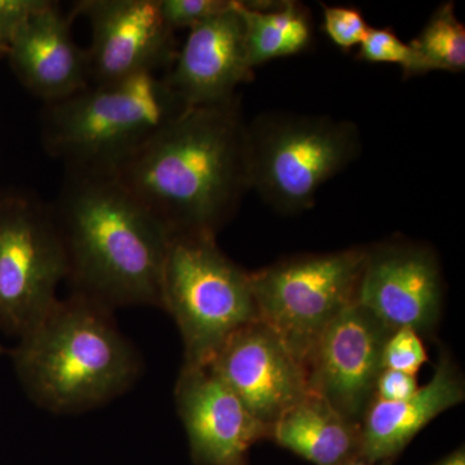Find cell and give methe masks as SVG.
Masks as SVG:
<instances>
[{
	"label": "cell",
	"mask_w": 465,
	"mask_h": 465,
	"mask_svg": "<svg viewBox=\"0 0 465 465\" xmlns=\"http://www.w3.org/2000/svg\"><path fill=\"white\" fill-rule=\"evenodd\" d=\"M114 176L171 237H216L251 191L240 101L183 109Z\"/></svg>",
	"instance_id": "6da1fadb"
},
{
	"label": "cell",
	"mask_w": 465,
	"mask_h": 465,
	"mask_svg": "<svg viewBox=\"0 0 465 465\" xmlns=\"http://www.w3.org/2000/svg\"><path fill=\"white\" fill-rule=\"evenodd\" d=\"M51 206L72 292L113 312L161 308L170 232L114 174L66 173Z\"/></svg>",
	"instance_id": "7a4b0ae2"
},
{
	"label": "cell",
	"mask_w": 465,
	"mask_h": 465,
	"mask_svg": "<svg viewBox=\"0 0 465 465\" xmlns=\"http://www.w3.org/2000/svg\"><path fill=\"white\" fill-rule=\"evenodd\" d=\"M9 356L26 396L54 415L108 405L143 371V358L119 330L114 312L75 292L58 298Z\"/></svg>",
	"instance_id": "3957f363"
},
{
	"label": "cell",
	"mask_w": 465,
	"mask_h": 465,
	"mask_svg": "<svg viewBox=\"0 0 465 465\" xmlns=\"http://www.w3.org/2000/svg\"><path fill=\"white\" fill-rule=\"evenodd\" d=\"M186 106L163 76L90 84L41 116L43 148L66 173L114 174Z\"/></svg>",
	"instance_id": "277c9868"
},
{
	"label": "cell",
	"mask_w": 465,
	"mask_h": 465,
	"mask_svg": "<svg viewBox=\"0 0 465 465\" xmlns=\"http://www.w3.org/2000/svg\"><path fill=\"white\" fill-rule=\"evenodd\" d=\"M161 309L179 329L188 366L208 365L232 333L258 321L251 273L206 234L171 237Z\"/></svg>",
	"instance_id": "5b68a950"
},
{
	"label": "cell",
	"mask_w": 465,
	"mask_h": 465,
	"mask_svg": "<svg viewBox=\"0 0 465 465\" xmlns=\"http://www.w3.org/2000/svg\"><path fill=\"white\" fill-rule=\"evenodd\" d=\"M361 150L360 131L351 122L291 113L260 115L247 124L251 191L278 213H302Z\"/></svg>",
	"instance_id": "8992f818"
},
{
	"label": "cell",
	"mask_w": 465,
	"mask_h": 465,
	"mask_svg": "<svg viewBox=\"0 0 465 465\" xmlns=\"http://www.w3.org/2000/svg\"><path fill=\"white\" fill-rule=\"evenodd\" d=\"M367 249L296 256L251 273L258 320L304 365L321 333L356 302Z\"/></svg>",
	"instance_id": "52a82bcc"
},
{
	"label": "cell",
	"mask_w": 465,
	"mask_h": 465,
	"mask_svg": "<svg viewBox=\"0 0 465 465\" xmlns=\"http://www.w3.org/2000/svg\"><path fill=\"white\" fill-rule=\"evenodd\" d=\"M67 278L51 204L24 191L0 192V332L20 338L57 302Z\"/></svg>",
	"instance_id": "ba28073f"
},
{
	"label": "cell",
	"mask_w": 465,
	"mask_h": 465,
	"mask_svg": "<svg viewBox=\"0 0 465 465\" xmlns=\"http://www.w3.org/2000/svg\"><path fill=\"white\" fill-rule=\"evenodd\" d=\"M391 331L358 302L349 305L321 333L304 367L309 391L342 418L361 425L375 397L382 349Z\"/></svg>",
	"instance_id": "9c48e42d"
},
{
	"label": "cell",
	"mask_w": 465,
	"mask_h": 465,
	"mask_svg": "<svg viewBox=\"0 0 465 465\" xmlns=\"http://www.w3.org/2000/svg\"><path fill=\"white\" fill-rule=\"evenodd\" d=\"M70 14L90 23L91 84L157 74L173 66L174 33L162 17L159 0H82Z\"/></svg>",
	"instance_id": "30bf717a"
},
{
	"label": "cell",
	"mask_w": 465,
	"mask_h": 465,
	"mask_svg": "<svg viewBox=\"0 0 465 465\" xmlns=\"http://www.w3.org/2000/svg\"><path fill=\"white\" fill-rule=\"evenodd\" d=\"M440 266L432 250L409 242L367 249L356 302L391 331L414 330L428 335L442 309Z\"/></svg>",
	"instance_id": "8fae6325"
},
{
	"label": "cell",
	"mask_w": 465,
	"mask_h": 465,
	"mask_svg": "<svg viewBox=\"0 0 465 465\" xmlns=\"http://www.w3.org/2000/svg\"><path fill=\"white\" fill-rule=\"evenodd\" d=\"M208 366L269 432L287 409L309 393L302 361L259 320L232 333Z\"/></svg>",
	"instance_id": "7c38bea8"
},
{
	"label": "cell",
	"mask_w": 465,
	"mask_h": 465,
	"mask_svg": "<svg viewBox=\"0 0 465 465\" xmlns=\"http://www.w3.org/2000/svg\"><path fill=\"white\" fill-rule=\"evenodd\" d=\"M174 401L195 465H246L249 450L269 437L208 365H183Z\"/></svg>",
	"instance_id": "4fadbf2b"
},
{
	"label": "cell",
	"mask_w": 465,
	"mask_h": 465,
	"mask_svg": "<svg viewBox=\"0 0 465 465\" xmlns=\"http://www.w3.org/2000/svg\"><path fill=\"white\" fill-rule=\"evenodd\" d=\"M252 78L237 0L228 11L189 30L182 51L163 75L186 108L234 99L235 90Z\"/></svg>",
	"instance_id": "5bb4252c"
},
{
	"label": "cell",
	"mask_w": 465,
	"mask_h": 465,
	"mask_svg": "<svg viewBox=\"0 0 465 465\" xmlns=\"http://www.w3.org/2000/svg\"><path fill=\"white\" fill-rule=\"evenodd\" d=\"M73 18L58 3L43 0L9 50V65L18 82L45 105L91 84L87 50L73 36Z\"/></svg>",
	"instance_id": "9a60e30c"
},
{
	"label": "cell",
	"mask_w": 465,
	"mask_h": 465,
	"mask_svg": "<svg viewBox=\"0 0 465 465\" xmlns=\"http://www.w3.org/2000/svg\"><path fill=\"white\" fill-rule=\"evenodd\" d=\"M464 381L449 354H440L434 374L414 396L396 402L372 400L360 425L358 458L393 461L442 412L463 402Z\"/></svg>",
	"instance_id": "2e32d148"
},
{
	"label": "cell",
	"mask_w": 465,
	"mask_h": 465,
	"mask_svg": "<svg viewBox=\"0 0 465 465\" xmlns=\"http://www.w3.org/2000/svg\"><path fill=\"white\" fill-rule=\"evenodd\" d=\"M269 440L314 465H341L358 458L360 425L309 391L272 425Z\"/></svg>",
	"instance_id": "e0dca14e"
},
{
	"label": "cell",
	"mask_w": 465,
	"mask_h": 465,
	"mask_svg": "<svg viewBox=\"0 0 465 465\" xmlns=\"http://www.w3.org/2000/svg\"><path fill=\"white\" fill-rule=\"evenodd\" d=\"M237 7L244 23L251 69L277 58L293 56L311 45V17L302 5L282 2L262 5L237 0Z\"/></svg>",
	"instance_id": "ac0fdd59"
},
{
	"label": "cell",
	"mask_w": 465,
	"mask_h": 465,
	"mask_svg": "<svg viewBox=\"0 0 465 465\" xmlns=\"http://www.w3.org/2000/svg\"><path fill=\"white\" fill-rule=\"evenodd\" d=\"M410 45L420 75L434 70L464 72L465 27L455 15L454 3L440 5Z\"/></svg>",
	"instance_id": "d6986e66"
},
{
	"label": "cell",
	"mask_w": 465,
	"mask_h": 465,
	"mask_svg": "<svg viewBox=\"0 0 465 465\" xmlns=\"http://www.w3.org/2000/svg\"><path fill=\"white\" fill-rule=\"evenodd\" d=\"M357 57L366 63L396 64L403 70L405 78L419 76L418 61L410 43L401 41L390 27H370L360 45Z\"/></svg>",
	"instance_id": "ffe728a7"
},
{
	"label": "cell",
	"mask_w": 465,
	"mask_h": 465,
	"mask_svg": "<svg viewBox=\"0 0 465 465\" xmlns=\"http://www.w3.org/2000/svg\"><path fill=\"white\" fill-rule=\"evenodd\" d=\"M428 361L423 339L414 330H394L382 349V367L405 374L418 375Z\"/></svg>",
	"instance_id": "44dd1931"
},
{
	"label": "cell",
	"mask_w": 465,
	"mask_h": 465,
	"mask_svg": "<svg viewBox=\"0 0 465 465\" xmlns=\"http://www.w3.org/2000/svg\"><path fill=\"white\" fill-rule=\"evenodd\" d=\"M232 0H159L164 23L173 32L192 30L204 21L228 11Z\"/></svg>",
	"instance_id": "7402d4cb"
},
{
	"label": "cell",
	"mask_w": 465,
	"mask_h": 465,
	"mask_svg": "<svg viewBox=\"0 0 465 465\" xmlns=\"http://www.w3.org/2000/svg\"><path fill=\"white\" fill-rule=\"evenodd\" d=\"M322 9L324 33L342 51L360 45L371 27L357 8L323 5Z\"/></svg>",
	"instance_id": "603a6c76"
},
{
	"label": "cell",
	"mask_w": 465,
	"mask_h": 465,
	"mask_svg": "<svg viewBox=\"0 0 465 465\" xmlns=\"http://www.w3.org/2000/svg\"><path fill=\"white\" fill-rule=\"evenodd\" d=\"M43 0H0V57H7L17 34Z\"/></svg>",
	"instance_id": "cb8c5ba5"
},
{
	"label": "cell",
	"mask_w": 465,
	"mask_h": 465,
	"mask_svg": "<svg viewBox=\"0 0 465 465\" xmlns=\"http://www.w3.org/2000/svg\"><path fill=\"white\" fill-rule=\"evenodd\" d=\"M419 390L415 375L384 369L376 381L374 399L396 402L414 396Z\"/></svg>",
	"instance_id": "d4e9b609"
},
{
	"label": "cell",
	"mask_w": 465,
	"mask_h": 465,
	"mask_svg": "<svg viewBox=\"0 0 465 465\" xmlns=\"http://www.w3.org/2000/svg\"><path fill=\"white\" fill-rule=\"evenodd\" d=\"M430 465H465V450L464 446L455 450L451 454L446 455L439 461Z\"/></svg>",
	"instance_id": "484cf974"
},
{
	"label": "cell",
	"mask_w": 465,
	"mask_h": 465,
	"mask_svg": "<svg viewBox=\"0 0 465 465\" xmlns=\"http://www.w3.org/2000/svg\"><path fill=\"white\" fill-rule=\"evenodd\" d=\"M341 465H393V461H381V463H369V461L363 460L361 458L351 459V460L345 461Z\"/></svg>",
	"instance_id": "4316f807"
},
{
	"label": "cell",
	"mask_w": 465,
	"mask_h": 465,
	"mask_svg": "<svg viewBox=\"0 0 465 465\" xmlns=\"http://www.w3.org/2000/svg\"><path fill=\"white\" fill-rule=\"evenodd\" d=\"M2 333V332H0ZM5 347H3V344L2 342H0V356H2V354H5Z\"/></svg>",
	"instance_id": "83f0119b"
}]
</instances>
